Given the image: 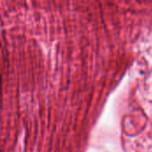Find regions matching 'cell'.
I'll return each instance as SVG.
<instances>
[]
</instances>
